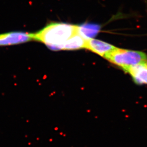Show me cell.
I'll return each instance as SVG.
<instances>
[{
	"label": "cell",
	"instance_id": "cell-1",
	"mask_svg": "<svg viewBox=\"0 0 147 147\" xmlns=\"http://www.w3.org/2000/svg\"><path fill=\"white\" fill-rule=\"evenodd\" d=\"M78 32V26L64 23H52L36 33H32L33 40L45 44L55 51L64 50L70 38Z\"/></svg>",
	"mask_w": 147,
	"mask_h": 147
},
{
	"label": "cell",
	"instance_id": "cell-2",
	"mask_svg": "<svg viewBox=\"0 0 147 147\" xmlns=\"http://www.w3.org/2000/svg\"><path fill=\"white\" fill-rule=\"evenodd\" d=\"M105 58L127 73L132 67L147 62V55L142 51L116 47Z\"/></svg>",
	"mask_w": 147,
	"mask_h": 147
},
{
	"label": "cell",
	"instance_id": "cell-3",
	"mask_svg": "<svg viewBox=\"0 0 147 147\" xmlns=\"http://www.w3.org/2000/svg\"><path fill=\"white\" fill-rule=\"evenodd\" d=\"M33 40L32 33L22 31L9 32L0 34V47L18 45Z\"/></svg>",
	"mask_w": 147,
	"mask_h": 147
},
{
	"label": "cell",
	"instance_id": "cell-4",
	"mask_svg": "<svg viewBox=\"0 0 147 147\" xmlns=\"http://www.w3.org/2000/svg\"><path fill=\"white\" fill-rule=\"evenodd\" d=\"M116 47L99 40L91 39L86 41V47L96 54L104 57Z\"/></svg>",
	"mask_w": 147,
	"mask_h": 147
},
{
	"label": "cell",
	"instance_id": "cell-5",
	"mask_svg": "<svg viewBox=\"0 0 147 147\" xmlns=\"http://www.w3.org/2000/svg\"><path fill=\"white\" fill-rule=\"evenodd\" d=\"M127 73L137 85H147V61L132 67Z\"/></svg>",
	"mask_w": 147,
	"mask_h": 147
},
{
	"label": "cell",
	"instance_id": "cell-6",
	"mask_svg": "<svg viewBox=\"0 0 147 147\" xmlns=\"http://www.w3.org/2000/svg\"><path fill=\"white\" fill-rule=\"evenodd\" d=\"M101 29L99 24L85 23L78 26V32L86 40L93 39L98 34Z\"/></svg>",
	"mask_w": 147,
	"mask_h": 147
},
{
	"label": "cell",
	"instance_id": "cell-7",
	"mask_svg": "<svg viewBox=\"0 0 147 147\" xmlns=\"http://www.w3.org/2000/svg\"><path fill=\"white\" fill-rule=\"evenodd\" d=\"M86 41L78 32L67 42L64 47V50H75L85 48Z\"/></svg>",
	"mask_w": 147,
	"mask_h": 147
},
{
	"label": "cell",
	"instance_id": "cell-8",
	"mask_svg": "<svg viewBox=\"0 0 147 147\" xmlns=\"http://www.w3.org/2000/svg\"></svg>",
	"mask_w": 147,
	"mask_h": 147
}]
</instances>
